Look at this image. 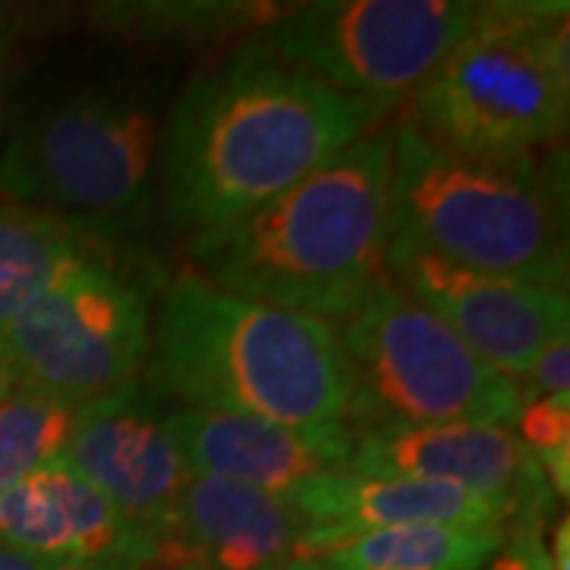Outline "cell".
<instances>
[{"instance_id": "cell-1", "label": "cell", "mask_w": 570, "mask_h": 570, "mask_svg": "<svg viewBox=\"0 0 570 570\" xmlns=\"http://www.w3.org/2000/svg\"><path fill=\"white\" fill-rule=\"evenodd\" d=\"M384 108L285 61L264 39L194 77L165 130L168 213L181 228L238 219L367 137Z\"/></svg>"}, {"instance_id": "cell-2", "label": "cell", "mask_w": 570, "mask_h": 570, "mask_svg": "<svg viewBox=\"0 0 570 570\" xmlns=\"http://www.w3.org/2000/svg\"><path fill=\"white\" fill-rule=\"evenodd\" d=\"M393 127L336 153L305 181L238 219L200 228V279L247 302L346 321L387 279Z\"/></svg>"}, {"instance_id": "cell-3", "label": "cell", "mask_w": 570, "mask_h": 570, "mask_svg": "<svg viewBox=\"0 0 570 570\" xmlns=\"http://www.w3.org/2000/svg\"><path fill=\"white\" fill-rule=\"evenodd\" d=\"M146 367L156 387L184 406L305 434H352L336 326L228 295L194 273L163 292Z\"/></svg>"}, {"instance_id": "cell-4", "label": "cell", "mask_w": 570, "mask_h": 570, "mask_svg": "<svg viewBox=\"0 0 570 570\" xmlns=\"http://www.w3.org/2000/svg\"><path fill=\"white\" fill-rule=\"evenodd\" d=\"M564 165L542 156L485 163L393 124L390 247L568 292Z\"/></svg>"}, {"instance_id": "cell-5", "label": "cell", "mask_w": 570, "mask_h": 570, "mask_svg": "<svg viewBox=\"0 0 570 570\" xmlns=\"http://www.w3.org/2000/svg\"><path fill=\"white\" fill-rule=\"evenodd\" d=\"M568 102V3L498 0L412 96L409 124L456 156L513 163L561 140Z\"/></svg>"}, {"instance_id": "cell-6", "label": "cell", "mask_w": 570, "mask_h": 570, "mask_svg": "<svg viewBox=\"0 0 570 570\" xmlns=\"http://www.w3.org/2000/svg\"><path fill=\"white\" fill-rule=\"evenodd\" d=\"M348 377L346 422L365 431L428 425H517L523 393L425 307L387 279L340 321Z\"/></svg>"}, {"instance_id": "cell-7", "label": "cell", "mask_w": 570, "mask_h": 570, "mask_svg": "<svg viewBox=\"0 0 570 570\" xmlns=\"http://www.w3.org/2000/svg\"><path fill=\"white\" fill-rule=\"evenodd\" d=\"M153 317V266L105 245L0 326V346L20 384L82 409L140 381Z\"/></svg>"}, {"instance_id": "cell-8", "label": "cell", "mask_w": 570, "mask_h": 570, "mask_svg": "<svg viewBox=\"0 0 570 570\" xmlns=\"http://www.w3.org/2000/svg\"><path fill=\"white\" fill-rule=\"evenodd\" d=\"M159 111L134 92H86L22 124L0 153V190L108 238L146 200Z\"/></svg>"}, {"instance_id": "cell-9", "label": "cell", "mask_w": 570, "mask_h": 570, "mask_svg": "<svg viewBox=\"0 0 570 570\" xmlns=\"http://www.w3.org/2000/svg\"><path fill=\"white\" fill-rule=\"evenodd\" d=\"M469 0H317L273 17L261 39L326 86L396 108L460 45Z\"/></svg>"}, {"instance_id": "cell-10", "label": "cell", "mask_w": 570, "mask_h": 570, "mask_svg": "<svg viewBox=\"0 0 570 570\" xmlns=\"http://www.w3.org/2000/svg\"><path fill=\"white\" fill-rule=\"evenodd\" d=\"M387 273L406 298L510 381L523 377L549 343L568 336V292L463 269L412 247H387Z\"/></svg>"}, {"instance_id": "cell-11", "label": "cell", "mask_w": 570, "mask_h": 570, "mask_svg": "<svg viewBox=\"0 0 570 570\" xmlns=\"http://www.w3.org/2000/svg\"><path fill=\"white\" fill-rule=\"evenodd\" d=\"M165 415L168 409L142 381L127 384L80 409L61 456L153 549V564L165 549L178 494L190 475Z\"/></svg>"}, {"instance_id": "cell-12", "label": "cell", "mask_w": 570, "mask_h": 570, "mask_svg": "<svg viewBox=\"0 0 570 570\" xmlns=\"http://www.w3.org/2000/svg\"><path fill=\"white\" fill-rule=\"evenodd\" d=\"M305 535V513L292 498L190 472L149 570H273L302 554Z\"/></svg>"}, {"instance_id": "cell-13", "label": "cell", "mask_w": 570, "mask_h": 570, "mask_svg": "<svg viewBox=\"0 0 570 570\" xmlns=\"http://www.w3.org/2000/svg\"><path fill=\"white\" fill-rule=\"evenodd\" d=\"M346 472L367 479L448 482L485 498L501 510L520 504L542 469L510 428L428 425L355 434Z\"/></svg>"}, {"instance_id": "cell-14", "label": "cell", "mask_w": 570, "mask_h": 570, "mask_svg": "<svg viewBox=\"0 0 570 570\" xmlns=\"http://www.w3.org/2000/svg\"><path fill=\"white\" fill-rule=\"evenodd\" d=\"M165 428L194 475H216L242 485L292 498L311 482L346 472L352 434H305L264 419L216 412V409H171Z\"/></svg>"}, {"instance_id": "cell-15", "label": "cell", "mask_w": 570, "mask_h": 570, "mask_svg": "<svg viewBox=\"0 0 570 570\" xmlns=\"http://www.w3.org/2000/svg\"><path fill=\"white\" fill-rule=\"evenodd\" d=\"M0 546L96 568L153 564V549L63 460L36 469L0 494Z\"/></svg>"}, {"instance_id": "cell-16", "label": "cell", "mask_w": 570, "mask_h": 570, "mask_svg": "<svg viewBox=\"0 0 570 570\" xmlns=\"http://www.w3.org/2000/svg\"><path fill=\"white\" fill-rule=\"evenodd\" d=\"M305 513L307 535L298 558L326 554L362 532L415 523H463V527H508V510L485 498L425 479H367L333 472L292 494Z\"/></svg>"}, {"instance_id": "cell-17", "label": "cell", "mask_w": 570, "mask_h": 570, "mask_svg": "<svg viewBox=\"0 0 570 570\" xmlns=\"http://www.w3.org/2000/svg\"><path fill=\"white\" fill-rule=\"evenodd\" d=\"M99 247L102 235L0 190V326Z\"/></svg>"}, {"instance_id": "cell-18", "label": "cell", "mask_w": 570, "mask_h": 570, "mask_svg": "<svg viewBox=\"0 0 570 570\" xmlns=\"http://www.w3.org/2000/svg\"><path fill=\"white\" fill-rule=\"evenodd\" d=\"M508 542V527L415 523L362 532L330 549L333 570H482Z\"/></svg>"}, {"instance_id": "cell-19", "label": "cell", "mask_w": 570, "mask_h": 570, "mask_svg": "<svg viewBox=\"0 0 570 570\" xmlns=\"http://www.w3.org/2000/svg\"><path fill=\"white\" fill-rule=\"evenodd\" d=\"M77 415L80 409L20 381L13 384L0 400V494L36 469L61 460L77 428Z\"/></svg>"}, {"instance_id": "cell-20", "label": "cell", "mask_w": 570, "mask_h": 570, "mask_svg": "<svg viewBox=\"0 0 570 570\" xmlns=\"http://www.w3.org/2000/svg\"><path fill=\"white\" fill-rule=\"evenodd\" d=\"M520 441L539 463L551 494L568 498L570 491V403L535 396L520 409Z\"/></svg>"}, {"instance_id": "cell-21", "label": "cell", "mask_w": 570, "mask_h": 570, "mask_svg": "<svg viewBox=\"0 0 570 570\" xmlns=\"http://www.w3.org/2000/svg\"><path fill=\"white\" fill-rule=\"evenodd\" d=\"M527 384L532 390V400L535 396H546V400H564L570 403V340L568 336H558L554 343L539 352V358L532 362L530 371L523 374Z\"/></svg>"}, {"instance_id": "cell-22", "label": "cell", "mask_w": 570, "mask_h": 570, "mask_svg": "<svg viewBox=\"0 0 570 570\" xmlns=\"http://www.w3.org/2000/svg\"><path fill=\"white\" fill-rule=\"evenodd\" d=\"M0 570H118V568H96V564H77V561H51V558H36L22 551L3 549L0 546Z\"/></svg>"}, {"instance_id": "cell-23", "label": "cell", "mask_w": 570, "mask_h": 570, "mask_svg": "<svg viewBox=\"0 0 570 570\" xmlns=\"http://www.w3.org/2000/svg\"><path fill=\"white\" fill-rule=\"evenodd\" d=\"M549 551V561L554 570H570V523L568 517H561L558 520V527H554V535H551V549Z\"/></svg>"}, {"instance_id": "cell-24", "label": "cell", "mask_w": 570, "mask_h": 570, "mask_svg": "<svg viewBox=\"0 0 570 570\" xmlns=\"http://www.w3.org/2000/svg\"><path fill=\"white\" fill-rule=\"evenodd\" d=\"M273 570H333V568L326 564V558L314 554V558H292V561H285V564H279V568H273Z\"/></svg>"}, {"instance_id": "cell-25", "label": "cell", "mask_w": 570, "mask_h": 570, "mask_svg": "<svg viewBox=\"0 0 570 570\" xmlns=\"http://www.w3.org/2000/svg\"><path fill=\"white\" fill-rule=\"evenodd\" d=\"M13 384H17V374H13V365H10L7 352L0 346V400L13 390Z\"/></svg>"}, {"instance_id": "cell-26", "label": "cell", "mask_w": 570, "mask_h": 570, "mask_svg": "<svg viewBox=\"0 0 570 570\" xmlns=\"http://www.w3.org/2000/svg\"><path fill=\"white\" fill-rule=\"evenodd\" d=\"M3 36H7V13L0 10V41H3Z\"/></svg>"}, {"instance_id": "cell-27", "label": "cell", "mask_w": 570, "mask_h": 570, "mask_svg": "<svg viewBox=\"0 0 570 570\" xmlns=\"http://www.w3.org/2000/svg\"><path fill=\"white\" fill-rule=\"evenodd\" d=\"M539 570H554V568H551V561H546V564H539Z\"/></svg>"}, {"instance_id": "cell-28", "label": "cell", "mask_w": 570, "mask_h": 570, "mask_svg": "<svg viewBox=\"0 0 570 570\" xmlns=\"http://www.w3.org/2000/svg\"><path fill=\"white\" fill-rule=\"evenodd\" d=\"M171 570H200V568H190V564H184V568H171Z\"/></svg>"}]
</instances>
